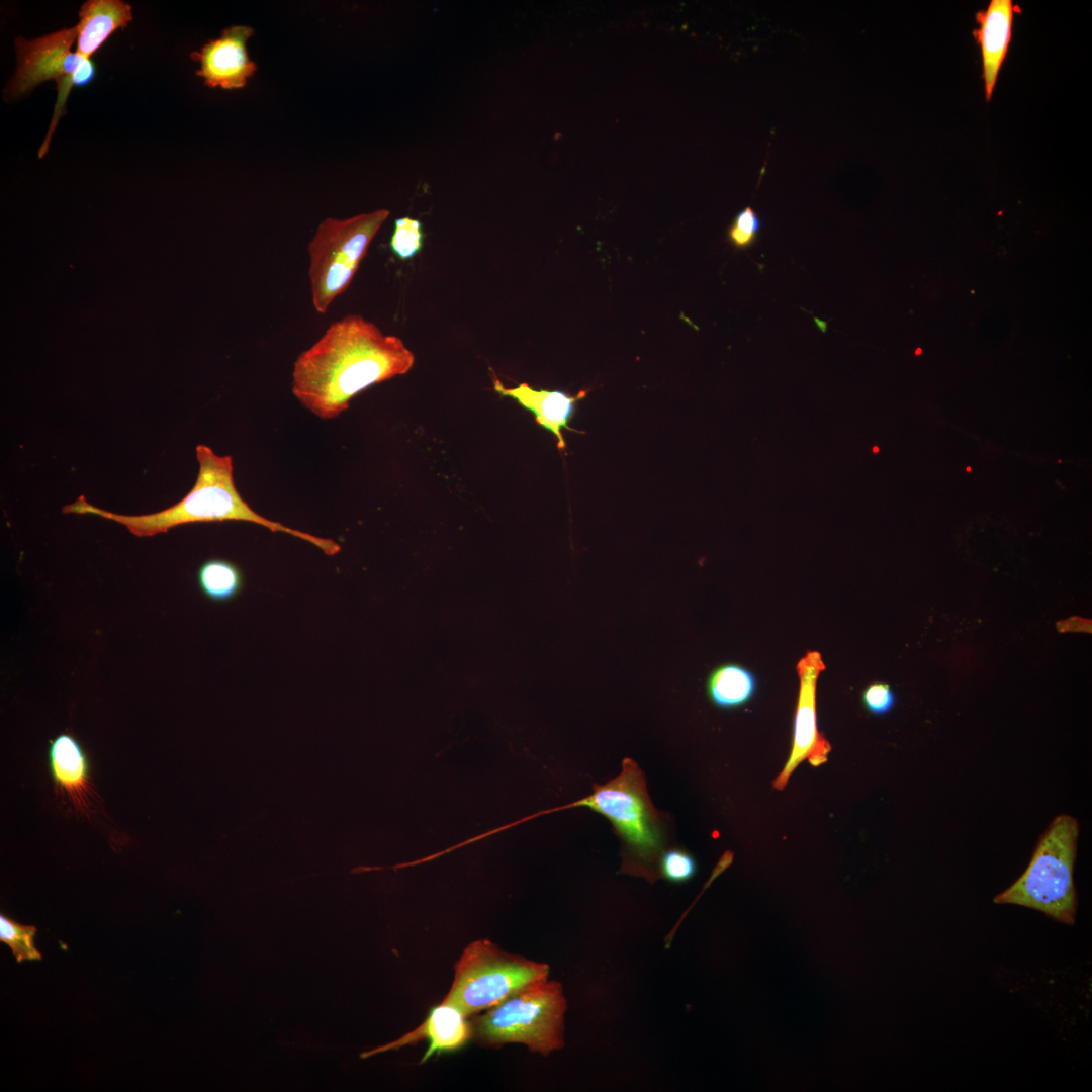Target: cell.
I'll return each mask as SVG.
<instances>
[{
	"mask_svg": "<svg viewBox=\"0 0 1092 1092\" xmlns=\"http://www.w3.org/2000/svg\"><path fill=\"white\" fill-rule=\"evenodd\" d=\"M1019 12L1011 0H991L975 15L979 27L973 34L981 50L986 100L992 97L1011 41L1014 14Z\"/></svg>",
	"mask_w": 1092,
	"mask_h": 1092,
	"instance_id": "12",
	"label": "cell"
},
{
	"mask_svg": "<svg viewBox=\"0 0 1092 1092\" xmlns=\"http://www.w3.org/2000/svg\"><path fill=\"white\" fill-rule=\"evenodd\" d=\"M50 774L56 790L65 794L75 810L88 814L94 794L86 751L71 733H61L50 740Z\"/></svg>",
	"mask_w": 1092,
	"mask_h": 1092,
	"instance_id": "11",
	"label": "cell"
},
{
	"mask_svg": "<svg viewBox=\"0 0 1092 1092\" xmlns=\"http://www.w3.org/2000/svg\"><path fill=\"white\" fill-rule=\"evenodd\" d=\"M566 999L559 982L532 983L471 1019L472 1037L484 1046L522 1043L548 1056L564 1046Z\"/></svg>",
	"mask_w": 1092,
	"mask_h": 1092,
	"instance_id": "4",
	"label": "cell"
},
{
	"mask_svg": "<svg viewBox=\"0 0 1092 1092\" xmlns=\"http://www.w3.org/2000/svg\"><path fill=\"white\" fill-rule=\"evenodd\" d=\"M195 451L199 465L196 481L182 499L169 508L145 515H121L97 508L80 495L64 506L62 512L96 515L115 521L136 537H152L190 523L243 521L304 540L330 556L340 551L341 546L332 539L287 527L254 511L236 488L232 456L217 455L204 444H198Z\"/></svg>",
	"mask_w": 1092,
	"mask_h": 1092,
	"instance_id": "2",
	"label": "cell"
},
{
	"mask_svg": "<svg viewBox=\"0 0 1092 1092\" xmlns=\"http://www.w3.org/2000/svg\"><path fill=\"white\" fill-rule=\"evenodd\" d=\"M1078 835L1079 824L1074 817L1057 816L1041 834L1025 872L994 902L1032 908L1056 921L1074 924L1078 902L1073 871Z\"/></svg>",
	"mask_w": 1092,
	"mask_h": 1092,
	"instance_id": "5",
	"label": "cell"
},
{
	"mask_svg": "<svg viewBox=\"0 0 1092 1092\" xmlns=\"http://www.w3.org/2000/svg\"><path fill=\"white\" fill-rule=\"evenodd\" d=\"M493 388L500 395L515 399L530 411L535 416L536 422L556 437L559 450H565L566 443L562 429L571 430L568 423L574 414L577 401L586 396L587 390L570 395L559 390H537L526 382L508 388L497 378L493 380Z\"/></svg>",
	"mask_w": 1092,
	"mask_h": 1092,
	"instance_id": "14",
	"label": "cell"
},
{
	"mask_svg": "<svg viewBox=\"0 0 1092 1092\" xmlns=\"http://www.w3.org/2000/svg\"><path fill=\"white\" fill-rule=\"evenodd\" d=\"M659 876L670 883L684 884L697 874L698 866L694 856L679 847L666 848L660 856Z\"/></svg>",
	"mask_w": 1092,
	"mask_h": 1092,
	"instance_id": "20",
	"label": "cell"
},
{
	"mask_svg": "<svg viewBox=\"0 0 1092 1092\" xmlns=\"http://www.w3.org/2000/svg\"><path fill=\"white\" fill-rule=\"evenodd\" d=\"M196 577L201 593L214 602L231 601L244 587V574L241 568L222 558L204 561L199 566Z\"/></svg>",
	"mask_w": 1092,
	"mask_h": 1092,
	"instance_id": "17",
	"label": "cell"
},
{
	"mask_svg": "<svg viewBox=\"0 0 1092 1092\" xmlns=\"http://www.w3.org/2000/svg\"><path fill=\"white\" fill-rule=\"evenodd\" d=\"M253 28L233 25L207 41L190 57L199 64L196 74L211 88L232 90L245 87L257 65L249 57L247 41Z\"/></svg>",
	"mask_w": 1092,
	"mask_h": 1092,
	"instance_id": "10",
	"label": "cell"
},
{
	"mask_svg": "<svg viewBox=\"0 0 1092 1092\" xmlns=\"http://www.w3.org/2000/svg\"><path fill=\"white\" fill-rule=\"evenodd\" d=\"M825 668L818 651H808L796 665L800 688L794 721L793 745L789 759L772 783L776 790L785 788L790 776L803 760L808 759L813 766H819L828 759L831 746L818 731L816 719V686L820 673Z\"/></svg>",
	"mask_w": 1092,
	"mask_h": 1092,
	"instance_id": "9",
	"label": "cell"
},
{
	"mask_svg": "<svg viewBox=\"0 0 1092 1092\" xmlns=\"http://www.w3.org/2000/svg\"><path fill=\"white\" fill-rule=\"evenodd\" d=\"M389 210L381 208L346 219L323 220L308 244L312 305L326 313L332 301L351 283L369 245Z\"/></svg>",
	"mask_w": 1092,
	"mask_h": 1092,
	"instance_id": "7",
	"label": "cell"
},
{
	"mask_svg": "<svg viewBox=\"0 0 1092 1092\" xmlns=\"http://www.w3.org/2000/svg\"><path fill=\"white\" fill-rule=\"evenodd\" d=\"M467 1018L454 1005L441 1002L430 1011L427 1019L416 1029L395 1041L365 1052L360 1057L367 1058L389 1050H397L427 1038L430 1044L422 1060L423 1063L435 1053L454 1051L464 1045L472 1037L471 1025Z\"/></svg>",
	"mask_w": 1092,
	"mask_h": 1092,
	"instance_id": "13",
	"label": "cell"
},
{
	"mask_svg": "<svg viewBox=\"0 0 1092 1092\" xmlns=\"http://www.w3.org/2000/svg\"><path fill=\"white\" fill-rule=\"evenodd\" d=\"M761 229V219L756 211L747 206L739 211L728 228V240L739 249L751 247Z\"/></svg>",
	"mask_w": 1092,
	"mask_h": 1092,
	"instance_id": "21",
	"label": "cell"
},
{
	"mask_svg": "<svg viewBox=\"0 0 1092 1092\" xmlns=\"http://www.w3.org/2000/svg\"><path fill=\"white\" fill-rule=\"evenodd\" d=\"M549 966L511 954L488 939L475 940L455 964L452 986L443 1003L466 1017L487 1010L524 987L548 979Z\"/></svg>",
	"mask_w": 1092,
	"mask_h": 1092,
	"instance_id": "6",
	"label": "cell"
},
{
	"mask_svg": "<svg viewBox=\"0 0 1092 1092\" xmlns=\"http://www.w3.org/2000/svg\"><path fill=\"white\" fill-rule=\"evenodd\" d=\"M76 38L77 28L74 26L30 40L18 36L14 41L17 67L4 90L5 97L18 98L50 80H55L58 86L55 111L38 152L39 158L48 152L52 133L65 111L71 89L87 86L96 75V65L90 58L71 52Z\"/></svg>",
	"mask_w": 1092,
	"mask_h": 1092,
	"instance_id": "8",
	"label": "cell"
},
{
	"mask_svg": "<svg viewBox=\"0 0 1092 1092\" xmlns=\"http://www.w3.org/2000/svg\"><path fill=\"white\" fill-rule=\"evenodd\" d=\"M756 676L738 663H723L709 674L706 691L710 701L718 708L733 709L746 704L755 694Z\"/></svg>",
	"mask_w": 1092,
	"mask_h": 1092,
	"instance_id": "16",
	"label": "cell"
},
{
	"mask_svg": "<svg viewBox=\"0 0 1092 1092\" xmlns=\"http://www.w3.org/2000/svg\"><path fill=\"white\" fill-rule=\"evenodd\" d=\"M37 928L20 924L5 914L0 915V941L7 944L18 963L39 961L41 954L34 944Z\"/></svg>",
	"mask_w": 1092,
	"mask_h": 1092,
	"instance_id": "18",
	"label": "cell"
},
{
	"mask_svg": "<svg viewBox=\"0 0 1092 1092\" xmlns=\"http://www.w3.org/2000/svg\"><path fill=\"white\" fill-rule=\"evenodd\" d=\"M895 694L886 682H873L862 693L866 709L875 716L889 713L895 705Z\"/></svg>",
	"mask_w": 1092,
	"mask_h": 1092,
	"instance_id": "22",
	"label": "cell"
},
{
	"mask_svg": "<svg viewBox=\"0 0 1092 1092\" xmlns=\"http://www.w3.org/2000/svg\"><path fill=\"white\" fill-rule=\"evenodd\" d=\"M570 806L587 807L612 823L622 843V873L650 883L660 877L659 859L669 839L668 819L652 804L645 776L633 759L625 758L618 776L606 784H594L589 796Z\"/></svg>",
	"mask_w": 1092,
	"mask_h": 1092,
	"instance_id": "3",
	"label": "cell"
},
{
	"mask_svg": "<svg viewBox=\"0 0 1092 1092\" xmlns=\"http://www.w3.org/2000/svg\"><path fill=\"white\" fill-rule=\"evenodd\" d=\"M415 362L401 339L372 322L348 314L330 325L293 364V395L322 420L349 408L350 400L373 384L405 374Z\"/></svg>",
	"mask_w": 1092,
	"mask_h": 1092,
	"instance_id": "1",
	"label": "cell"
},
{
	"mask_svg": "<svg viewBox=\"0 0 1092 1092\" xmlns=\"http://www.w3.org/2000/svg\"><path fill=\"white\" fill-rule=\"evenodd\" d=\"M76 53L90 58L119 28L132 20V7L121 0H88L79 11Z\"/></svg>",
	"mask_w": 1092,
	"mask_h": 1092,
	"instance_id": "15",
	"label": "cell"
},
{
	"mask_svg": "<svg viewBox=\"0 0 1092 1092\" xmlns=\"http://www.w3.org/2000/svg\"><path fill=\"white\" fill-rule=\"evenodd\" d=\"M423 237L420 220L408 216L397 218L390 238V249L399 259L408 260L420 252Z\"/></svg>",
	"mask_w": 1092,
	"mask_h": 1092,
	"instance_id": "19",
	"label": "cell"
}]
</instances>
